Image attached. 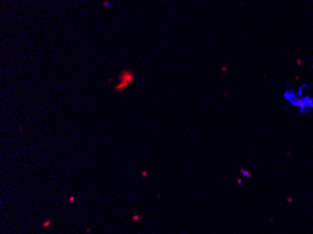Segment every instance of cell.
I'll return each instance as SVG.
<instances>
[{
	"label": "cell",
	"instance_id": "obj_1",
	"mask_svg": "<svg viewBox=\"0 0 313 234\" xmlns=\"http://www.w3.org/2000/svg\"><path fill=\"white\" fill-rule=\"evenodd\" d=\"M282 101L287 106L296 112L301 117H306L313 112V91L309 84L288 85L282 91Z\"/></svg>",
	"mask_w": 313,
	"mask_h": 234
},
{
	"label": "cell",
	"instance_id": "obj_2",
	"mask_svg": "<svg viewBox=\"0 0 313 234\" xmlns=\"http://www.w3.org/2000/svg\"><path fill=\"white\" fill-rule=\"evenodd\" d=\"M242 174H243L246 178H250V174H249V171H244V170H242Z\"/></svg>",
	"mask_w": 313,
	"mask_h": 234
}]
</instances>
